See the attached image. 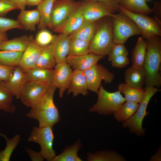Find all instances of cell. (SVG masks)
Listing matches in <instances>:
<instances>
[{
    "label": "cell",
    "instance_id": "obj_1",
    "mask_svg": "<svg viewBox=\"0 0 161 161\" xmlns=\"http://www.w3.org/2000/svg\"><path fill=\"white\" fill-rule=\"evenodd\" d=\"M56 89L54 85L49 86L39 101L26 114L27 117L38 121L39 127H53L60 120L53 99Z\"/></svg>",
    "mask_w": 161,
    "mask_h": 161
},
{
    "label": "cell",
    "instance_id": "obj_2",
    "mask_svg": "<svg viewBox=\"0 0 161 161\" xmlns=\"http://www.w3.org/2000/svg\"><path fill=\"white\" fill-rule=\"evenodd\" d=\"M154 36L147 39V49L143 68L146 75V87H160L161 76V39Z\"/></svg>",
    "mask_w": 161,
    "mask_h": 161
},
{
    "label": "cell",
    "instance_id": "obj_3",
    "mask_svg": "<svg viewBox=\"0 0 161 161\" xmlns=\"http://www.w3.org/2000/svg\"><path fill=\"white\" fill-rule=\"evenodd\" d=\"M97 26L94 35L90 43L89 53L104 56L108 55L113 42L111 17L108 16Z\"/></svg>",
    "mask_w": 161,
    "mask_h": 161
},
{
    "label": "cell",
    "instance_id": "obj_4",
    "mask_svg": "<svg viewBox=\"0 0 161 161\" xmlns=\"http://www.w3.org/2000/svg\"><path fill=\"white\" fill-rule=\"evenodd\" d=\"M97 94V101L89 108L90 112L104 115H110L113 114L126 101L119 91L109 92L101 85Z\"/></svg>",
    "mask_w": 161,
    "mask_h": 161
},
{
    "label": "cell",
    "instance_id": "obj_5",
    "mask_svg": "<svg viewBox=\"0 0 161 161\" xmlns=\"http://www.w3.org/2000/svg\"><path fill=\"white\" fill-rule=\"evenodd\" d=\"M111 17L114 43L124 44L131 36L141 34V31L136 24L125 14L114 13Z\"/></svg>",
    "mask_w": 161,
    "mask_h": 161
},
{
    "label": "cell",
    "instance_id": "obj_6",
    "mask_svg": "<svg viewBox=\"0 0 161 161\" xmlns=\"http://www.w3.org/2000/svg\"><path fill=\"white\" fill-rule=\"evenodd\" d=\"M160 90L153 86L146 87L144 97L139 103L137 110L128 120L122 123L123 126L125 128L128 127L130 131L138 136L143 135L145 131L143 128L142 123L147 114V106L152 97Z\"/></svg>",
    "mask_w": 161,
    "mask_h": 161
},
{
    "label": "cell",
    "instance_id": "obj_7",
    "mask_svg": "<svg viewBox=\"0 0 161 161\" xmlns=\"http://www.w3.org/2000/svg\"><path fill=\"white\" fill-rule=\"evenodd\" d=\"M54 138L52 127L34 126L27 140L38 144L41 147L40 152L44 159L52 161L56 156L53 147Z\"/></svg>",
    "mask_w": 161,
    "mask_h": 161
},
{
    "label": "cell",
    "instance_id": "obj_8",
    "mask_svg": "<svg viewBox=\"0 0 161 161\" xmlns=\"http://www.w3.org/2000/svg\"><path fill=\"white\" fill-rule=\"evenodd\" d=\"M118 11L130 18L141 31L142 37L147 39L154 36H161V24L154 18L143 14L129 11L119 6Z\"/></svg>",
    "mask_w": 161,
    "mask_h": 161
},
{
    "label": "cell",
    "instance_id": "obj_9",
    "mask_svg": "<svg viewBox=\"0 0 161 161\" xmlns=\"http://www.w3.org/2000/svg\"><path fill=\"white\" fill-rule=\"evenodd\" d=\"M84 20L97 21L105 17L110 16L118 11V7L103 2L89 1L81 5Z\"/></svg>",
    "mask_w": 161,
    "mask_h": 161
},
{
    "label": "cell",
    "instance_id": "obj_10",
    "mask_svg": "<svg viewBox=\"0 0 161 161\" xmlns=\"http://www.w3.org/2000/svg\"><path fill=\"white\" fill-rule=\"evenodd\" d=\"M89 90L97 93L103 80L111 83L115 78L114 74L103 66L97 64L83 71Z\"/></svg>",
    "mask_w": 161,
    "mask_h": 161
},
{
    "label": "cell",
    "instance_id": "obj_11",
    "mask_svg": "<svg viewBox=\"0 0 161 161\" xmlns=\"http://www.w3.org/2000/svg\"><path fill=\"white\" fill-rule=\"evenodd\" d=\"M78 6L69 1L55 3L51 13L49 27L53 31L59 30L69 16Z\"/></svg>",
    "mask_w": 161,
    "mask_h": 161
},
{
    "label": "cell",
    "instance_id": "obj_12",
    "mask_svg": "<svg viewBox=\"0 0 161 161\" xmlns=\"http://www.w3.org/2000/svg\"><path fill=\"white\" fill-rule=\"evenodd\" d=\"M49 86L44 83L28 80L20 93L19 99L24 105L31 108L39 101Z\"/></svg>",
    "mask_w": 161,
    "mask_h": 161
},
{
    "label": "cell",
    "instance_id": "obj_13",
    "mask_svg": "<svg viewBox=\"0 0 161 161\" xmlns=\"http://www.w3.org/2000/svg\"><path fill=\"white\" fill-rule=\"evenodd\" d=\"M54 70L53 85L58 89L59 96L62 98L69 87L73 71L66 62L57 64Z\"/></svg>",
    "mask_w": 161,
    "mask_h": 161
},
{
    "label": "cell",
    "instance_id": "obj_14",
    "mask_svg": "<svg viewBox=\"0 0 161 161\" xmlns=\"http://www.w3.org/2000/svg\"><path fill=\"white\" fill-rule=\"evenodd\" d=\"M29 36L28 44L22 53L19 65L24 72L36 67L37 60L44 47L37 44L32 35Z\"/></svg>",
    "mask_w": 161,
    "mask_h": 161
},
{
    "label": "cell",
    "instance_id": "obj_15",
    "mask_svg": "<svg viewBox=\"0 0 161 161\" xmlns=\"http://www.w3.org/2000/svg\"><path fill=\"white\" fill-rule=\"evenodd\" d=\"M103 57L91 53L81 55H68L66 62L74 70L84 71L97 64Z\"/></svg>",
    "mask_w": 161,
    "mask_h": 161
},
{
    "label": "cell",
    "instance_id": "obj_16",
    "mask_svg": "<svg viewBox=\"0 0 161 161\" xmlns=\"http://www.w3.org/2000/svg\"><path fill=\"white\" fill-rule=\"evenodd\" d=\"M52 43L56 64L66 62L70 44L68 35L61 32L59 35H54Z\"/></svg>",
    "mask_w": 161,
    "mask_h": 161
},
{
    "label": "cell",
    "instance_id": "obj_17",
    "mask_svg": "<svg viewBox=\"0 0 161 161\" xmlns=\"http://www.w3.org/2000/svg\"><path fill=\"white\" fill-rule=\"evenodd\" d=\"M67 94L72 93L75 97L79 94L87 95L89 93L87 80L83 71L75 70L73 73Z\"/></svg>",
    "mask_w": 161,
    "mask_h": 161
},
{
    "label": "cell",
    "instance_id": "obj_18",
    "mask_svg": "<svg viewBox=\"0 0 161 161\" xmlns=\"http://www.w3.org/2000/svg\"><path fill=\"white\" fill-rule=\"evenodd\" d=\"M27 80L25 72L19 66H17L15 67L13 74L9 79L4 82L14 96L19 99L20 93Z\"/></svg>",
    "mask_w": 161,
    "mask_h": 161
},
{
    "label": "cell",
    "instance_id": "obj_19",
    "mask_svg": "<svg viewBox=\"0 0 161 161\" xmlns=\"http://www.w3.org/2000/svg\"><path fill=\"white\" fill-rule=\"evenodd\" d=\"M84 20L81 5L78 6L63 24L59 32L69 35L78 29Z\"/></svg>",
    "mask_w": 161,
    "mask_h": 161
},
{
    "label": "cell",
    "instance_id": "obj_20",
    "mask_svg": "<svg viewBox=\"0 0 161 161\" xmlns=\"http://www.w3.org/2000/svg\"><path fill=\"white\" fill-rule=\"evenodd\" d=\"M27 80L53 85V69H44L35 67L24 72Z\"/></svg>",
    "mask_w": 161,
    "mask_h": 161
},
{
    "label": "cell",
    "instance_id": "obj_21",
    "mask_svg": "<svg viewBox=\"0 0 161 161\" xmlns=\"http://www.w3.org/2000/svg\"><path fill=\"white\" fill-rule=\"evenodd\" d=\"M17 21L21 26L22 29L34 31L36 26L40 21V16L37 8L31 10H21L18 16Z\"/></svg>",
    "mask_w": 161,
    "mask_h": 161
},
{
    "label": "cell",
    "instance_id": "obj_22",
    "mask_svg": "<svg viewBox=\"0 0 161 161\" xmlns=\"http://www.w3.org/2000/svg\"><path fill=\"white\" fill-rule=\"evenodd\" d=\"M125 83L133 87L142 88L146 81V75L143 67L133 66L126 71Z\"/></svg>",
    "mask_w": 161,
    "mask_h": 161
},
{
    "label": "cell",
    "instance_id": "obj_23",
    "mask_svg": "<svg viewBox=\"0 0 161 161\" xmlns=\"http://www.w3.org/2000/svg\"><path fill=\"white\" fill-rule=\"evenodd\" d=\"M117 6L135 13L148 15L152 13L151 9L145 0H114Z\"/></svg>",
    "mask_w": 161,
    "mask_h": 161
},
{
    "label": "cell",
    "instance_id": "obj_24",
    "mask_svg": "<svg viewBox=\"0 0 161 161\" xmlns=\"http://www.w3.org/2000/svg\"><path fill=\"white\" fill-rule=\"evenodd\" d=\"M97 21H91L84 20L80 27L68 35L69 37L90 42L95 32L97 24Z\"/></svg>",
    "mask_w": 161,
    "mask_h": 161
},
{
    "label": "cell",
    "instance_id": "obj_25",
    "mask_svg": "<svg viewBox=\"0 0 161 161\" xmlns=\"http://www.w3.org/2000/svg\"><path fill=\"white\" fill-rule=\"evenodd\" d=\"M30 41V36L24 35L0 43V50L23 53L25 50Z\"/></svg>",
    "mask_w": 161,
    "mask_h": 161
},
{
    "label": "cell",
    "instance_id": "obj_26",
    "mask_svg": "<svg viewBox=\"0 0 161 161\" xmlns=\"http://www.w3.org/2000/svg\"><path fill=\"white\" fill-rule=\"evenodd\" d=\"M56 64L52 43L44 47L37 60L36 67L44 69L54 68Z\"/></svg>",
    "mask_w": 161,
    "mask_h": 161
},
{
    "label": "cell",
    "instance_id": "obj_27",
    "mask_svg": "<svg viewBox=\"0 0 161 161\" xmlns=\"http://www.w3.org/2000/svg\"><path fill=\"white\" fill-rule=\"evenodd\" d=\"M13 97L4 82L0 81V111L12 114L15 112L16 108L13 103Z\"/></svg>",
    "mask_w": 161,
    "mask_h": 161
},
{
    "label": "cell",
    "instance_id": "obj_28",
    "mask_svg": "<svg viewBox=\"0 0 161 161\" xmlns=\"http://www.w3.org/2000/svg\"><path fill=\"white\" fill-rule=\"evenodd\" d=\"M118 90L125 96L126 101H129L140 103L145 95V90L143 88L133 87L125 83L120 84Z\"/></svg>",
    "mask_w": 161,
    "mask_h": 161
},
{
    "label": "cell",
    "instance_id": "obj_29",
    "mask_svg": "<svg viewBox=\"0 0 161 161\" xmlns=\"http://www.w3.org/2000/svg\"><path fill=\"white\" fill-rule=\"evenodd\" d=\"M55 0H43L37 5V9L40 16V21L38 26L40 30L49 27L51 11Z\"/></svg>",
    "mask_w": 161,
    "mask_h": 161
},
{
    "label": "cell",
    "instance_id": "obj_30",
    "mask_svg": "<svg viewBox=\"0 0 161 161\" xmlns=\"http://www.w3.org/2000/svg\"><path fill=\"white\" fill-rule=\"evenodd\" d=\"M147 43L142 37H139L132 52V66L143 67L145 57Z\"/></svg>",
    "mask_w": 161,
    "mask_h": 161
},
{
    "label": "cell",
    "instance_id": "obj_31",
    "mask_svg": "<svg viewBox=\"0 0 161 161\" xmlns=\"http://www.w3.org/2000/svg\"><path fill=\"white\" fill-rule=\"evenodd\" d=\"M139 105L137 102L126 101L113 114L114 117L118 122H124L135 112Z\"/></svg>",
    "mask_w": 161,
    "mask_h": 161
},
{
    "label": "cell",
    "instance_id": "obj_32",
    "mask_svg": "<svg viewBox=\"0 0 161 161\" xmlns=\"http://www.w3.org/2000/svg\"><path fill=\"white\" fill-rule=\"evenodd\" d=\"M82 146L80 141L78 140L72 145L64 149L60 154L56 155L52 161H81L78 153Z\"/></svg>",
    "mask_w": 161,
    "mask_h": 161
},
{
    "label": "cell",
    "instance_id": "obj_33",
    "mask_svg": "<svg viewBox=\"0 0 161 161\" xmlns=\"http://www.w3.org/2000/svg\"><path fill=\"white\" fill-rule=\"evenodd\" d=\"M0 136L3 137L6 142L5 148L2 150H0V161H9L13 151L21 141V136L17 134L10 138L5 134L1 132Z\"/></svg>",
    "mask_w": 161,
    "mask_h": 161
},
{
    "label": "cell",
    "instance_id": "obj_34",
    "mask_svg": "<svg viewBox=\"0 0 161 161\" xmlns=\"http://www.w3.org/2000/svg\"><path fill=\"white\" fill-rule=\"evenodd\" d=\"M87 160L89 161H124V158L114 151L105 150L94 153H87Z\"/></svg>",
    "mask_w": 161,
    "mask_h": 161
},
{
    "label": "cell",
    "instance_id": "obj_35",
    "mask_svg": "<svg viewBox=\"0 0 161 161\" xmlns=\"http://www.w3.org/2000/svg\"><path fill=\"white\" fill-rule=\"evenodd\" d=\"M69 37L70 44L68 55H81L89 53L90 42L75 38Z\"/></svg>",
    "mask_w": 161,
    "mask_h": 161
},
{
    "label": "cell",
    "instance_id": "obj_36",
    "mask_svg": "<svg viewBox=\"0 0 161 161\" xmlns=\"http://www.w3.org/2000/svg\"><path fill=\"white\" fill-rule=\"evenodd\" d=\"M23 53L0 50V64L11 66H19Z\"/></svg>",
    "mask_w": 161,
    "mask_h": 161
},
{
    "label": "cell",
    "instance_id": "obj_37",
    "mask_svg": "<svg viewBox=\"0 0 161 161\" xmlns=\"http://www.w3.org/2000/svg\"><path fill=\"white\" fill-rule=\"evenodd\" d=\"M40 30L37 34L35 39L37 44L43 47L51 44L54 35L45 29Z\"/></svg>",
    "mask_w": 161,
    "mask_h": 161
},
{
    "label": "cell",
    "instance_id": "obj_38",
    "mask_svg": "<svg viewBox=\"0 0 161 161\" xmlns=\"http://www.w3.org/2000/svg\"><path fill=\"white\" fill-rule=\"evenodd\" d=\"M14 29H22L17 20L0 17V33H6L7 31Z\"/></svg>",
    "mask_w": 161,
    "mask_h": 161
},
{
    "label": "cell",
    "instance_id": "obj_39",
    "mask_svg": "<svg viewBox=\"0 0 161 161\" xmlns=\"http://www.w3.org/2000/svg\"><path fill=\"white\" fill-rule=\"evenodd\" d=\"M128 51L123 44L114 43L111 50L108 54L109 60L110 61L112 58L120 55L128 56Z\"/></svg>",
    "mask_w": 161,
    "mask_h": 161
},
{
    "label": "cell",
    "instance_id": "obj_40",
    "mask_svg": "<svg viewBox=\"0 0 161 161\" xmlns=\"http://www.w3.org/2000/svg\"><path fill=\"white\" fill-rule=\"evenodd\" d=\"M18 9V7L8 0H0V17H5L9 12Z\"/></svg>",
    "mask_w": 161,
    "mask_h": 161
},
{
    "label": "cell",
    "instance_id": "obj_41",
    "mask_svg": "<svg viewBox=\"0 0 161 161\" xmlns=\"http://www.w3.org/2000/svg\"><path fill=\"white\" fill-rule=\"evenodd\" d=\"M111 61L112 65L114 67L118 68H122L128 65L130 60L127 56L120 55L112 58Z\"/></svg>",
    "mask_w": 161,
    "mask_h": 161
},
{
    "label": "cell",
    "instance_id": "obj_42",
    "mask_svg": "<svg viewBox=\"0 0 161 161\" xmlns=\"http://www.w3.org/2000/svg\"><path fill=\"white\" fill-rule=\"evenodd\" d=\"M15 66L0 64V81H6L12 75Z\"/></svg>",
    "mask_w": 161,
    "mask_h": 161
},
{
    "label": "cell",
    "instance_id": "obj_43",
    "mask_svg": "<svg viewBox=\"0 0 161 161\" xmlns=\"http://www.w3.org/2000/svg\"><path fill=\"white\" fill-rule=\"evenodd\" d=\"M154 14V18L161 24V1L160 0L155 2L151 9Z\"/></svg>",
    "mask_w": 161,
    "mask_h": 161
},
{
    "label": "cell",
    "instance_id": "obj_44",
    "mask_svg": "<svg viewBox=\"0 0 161 161\" xmlns=\"http://www.w3.org/2000/svg\"><path fill=\"white\" fill-rule=\"evenodd\" d=\"M25 149L29 156L32 161H43L44 159L40 152L35 151L33 150L26 147Z\"/></svg>",
    "mask_w": 161,
    "mask_h": 161
},
{
    "label": "cell",
    "instance_id": "obj_45",
    "mask_svg": "<svg viewBox=\"0 0 161 161\" xmlns=\"http://www.w3.org/2000/svg\"><path fill=\"white\" fill-rule=\"evenodd\" d=\"M21 10L25 9L27 5V0H8Z\"/></svg>",
    "mask_w": 161,
    "mask_h": 161
},
{
    "label": "cell",
    "instance_id": "obj_46",
    "mask_svg": "<svg viewBox=\"0 0 161 161\" xmlns=\"http://www.w3.org/2000/svg\"><path fill=\"white\" fill-rule=\"evenodd\" d=\"M43 0H27V5L30 6L38 5Z\"/></svg>",
    "mask_w": 161,
    "mask_h": 161
},
{
    "label": "cell",
    "instance_id": "obj_47",
    "mask_svg": "<svg viewBox=\"0 0 161 161\" xmlns=\"http://www.w3.org/2000/svg\"><path fill=\"white\" fill-rule=\"evenodd\" d=\"M88 1H96L103 2L108 4L118 7L117 5L114 0H88Z\"/></svg>",
    "mask_w": 161,
    "mask_h": 161
},
{
    "label": "cell",
    "instance_id": "obj_48",
    "mask_svg": "<svg viewBox=\"0 0 161 161\" xmlns=\"http://www.w3.org/2000/svg\"><path fill=\"white\" fill-rule=\"evenodd\" d=\"M7 40H8V37L6 32L0 33V43Z\"/></svg>",
    "mask_w": 161,
    "mask_h": 161
},
{
    "label": "cell",
    "instance_id": "obj_49",
    "mask_svg": "<svg viewBox=\"0 0 161 161\" xmlns=\"http://www.w3.org/2000/svg\"><path fill=\"white\" fill-rule=\"evenodd\" d=\"M145 1H149V0H145Z\"/></svg>",
    "mask_w": 161,
    "mask_h": 161
}]
</instances>
